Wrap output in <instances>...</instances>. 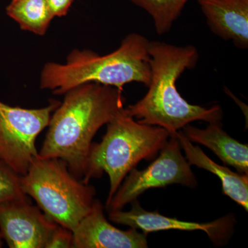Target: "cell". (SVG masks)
Masks as SVG:
<instances>
[{"label": "cell", "instance_id": "cell-12", "mask_svg": "<svg viewBox=\"0 0 248 248\" xmlns=\"http://www.w3.org/2000/svg\"><path fill=\"white\" fill-rule=\"evenodd\" d=\"M192 143L208 147L224 164L232 166L241 174H248V146L232 138L223 129L221 122L209 123L205 129L190 124L182 128Z\"/></svg>", "mask_w": 248, "mask_h": 248}, {"label": "cell", "instance_id": "cell-17", "mask_svg": "<svg viewBox=\"0 0 248 248\" xmlns=\"http://www.w3.org/2000/svg\"><path fill=\"white\" fill-rule=\"evenodd\" d=\"M73 231L58 224L52 233L46 248H73Z\"/></svg>", "mask_w": 248, "mask_h": 248}, {"label": "cell", "instance_id": "cell-5", "mask_svg": "<svg viewBox=\"0 0 248 248\" xmlns=\"http://www.w3.org/2000/svg\"><path fill=\"white\" fill-rule=\"evenodd\" d=\"M24 193L60 226L73 231L92 209L96 190L75 177L63 160L41 159L21 176Z\"/></svg>", "mask_w": 248, "mask_h": 248}, {"label": "cell", "instance_id": "cell-11", "mask_svg": "<svg viewBox=\"0 0 248 248\" xmlns=\"http://www.w3.org/2000/svg\"><path fill=\"white\" fill-rule=\"evenodd\" d=\"M210 31L236 48H248V0H197Z\"/></svg>", "mask_w": 248, "mask_h": 248}, {"label": "cell", "instance_id": "cell-15", "mask_svg": "<svg viewBox=\"0 0 248 248\" xmlns=\"http://www.w3.org/2000/svg\"><path fill=\"white\" fill-rule=\"evenodd\" d=\"M153 18L159 35L169 32L188 0H130Z\"/></svg>", "mask_w": 248, "mask_h": 248}, {"label": "cell", "instance_id": "cell-10", "mask_svg": "<svg viewBox=\"0 0 248 248\" xmlns=\"http://www.w3.org/2000/svg\"><path fill=\"white\" fill-rule=\"evenodd\" d=\"M73 248H146L147 235L130 228L122 231L109 223L100 201L94 200L92 209L73 231Z\"/></svg>", "mask_w": 248, "mask_h": 248}, {"label": "cell", "instance_id": "cell-18", "mask_svg": "<svg viewBox=\"0 0 248 248\" xmlns=\"http://www.w3.org/2000/svg\"><path fill=\"white\" fill-rule=\"evenodd\" d=\"M75 0H48L49 6L55 17H63L69 11Z\"/></svg>", "mask_w": 248, "mask_h": 248}, {"label": "cell", "instance_id": "cell-8", "mask_svg": "<svg viewBox=\"0 0 248 248\" xmlns=\"http://www.w3.org/2000/svg\"><path fill=\"white\" fill-rule=\"evenodd\" d=\"M58 226L29 198L0 203V234L10 248H46Z\"/></svg>", "mask_w": 248, "mask_h": 248}, {"label": "cell", "instance_id": "cell-6", "mask_svg": "<svg viewBox=\"0 0 248 248\" xmlns=\"http://www.w3.org/2000/svg\"><path fill=\"white\" fill-rule=\"evenodd\" d=\"M61 102L52 99L41 108L14 107L0 101V161L22 176L38 157L37 137L48 126Z\"/></svg>", "mask_w": 248, "mask_h": 248}, {"label": "cell", "instance_id": "cell-4", "mask_svg": "<svg viewBox=\"0 0 248 248\" xmlns=\"http://www.w3.org/2000/svg\"><path fill=\"white\" fill-rule=\"evenodd\" d=\"M170 136L162 127L139 123L124 108L107 124L102 141L92 143L81 182L89 184L91 179L107 173L110 179L108 205L129 172L141 160L154 159Z\"/></svg>", "mask_w": 248, "mask_h": 248}, {"label": "cell", "instance_id": "cell-14", "mask_svg": "<svg viewBox=\"0 0 248 248\" xmlns=\"http://www.w3.org/2000/svg\"><path fill=\"white\" fill-rule=\"evenodd\" d=\"M6 11L22 30L37 35H45L55 17L48 0H12Z\"/></svg>", "mask_w": 248, "mask_h": 248}, {"label": "cell", "instance_id": "cell-16", "mask_svg": "<svg viewBox=\"0 0 248 248\" xmlns=\"http://www.w3.org/2000/svg\"><path fill=\"white\" fill-rule=\"evenodd\" d=\"M29 198L21 185V176L0 161V203Z\"/></svg>", "mask_w": 248, "mask_h": 248}, {"label": "cell", "instance_id": "cell-3", "mask_svg": "<svg viewBox=\"0 0 248 248\" xmlns=\"http://www.w3.org/2000/svg\"><path fill=\"white\" fill-rule=\"evenodd\" d=\"M150 41L138 33L125 36L120 46L106 55L78 49L67 56L66 63L48 62L40 76V88L57 95L84 83L114 86L123 91L124 85L138 82L148 87L151 81Z\"/></svg>", "mask_w": 248, "mask_h": 248}, {"label": "cell", "instance_id": "cell-13", "mask_svg": "<svg viewBox=\"0 0 248 248\" xmlns=\"http://www.w3.org/2000/svg\"><path fill=\"white\" fill-rule=\"evenodd\" d=\"M176 136L190 166H197L215 174L221 180L223 193L248 211V174L234 172L228 168L217 164L200 147L194 146L182 130L176 132Z\"/></svg>", "mask_w": 248, "mask_h": 248}, {"label": "cell", "instance_id": "cell-1", "mask_svg": "<svg viewBox=\"0 0 248 248\" xmlns=\"http://www.w3.org/2000/svg\"><path fill=\"white\" fill-rule=\"evenodd\" d=\"M122 91L94 82L67 91L50 117L39 157L63 160L70 172L82 180L93 138L124 108Z\"/></svg>", "mask_w": 248, "mask_h": 248}, {"label": "cell", "instance_id": "cell-2", "mask_svg": "<svg viewBox=\"0 0 248 248\" xmlns=\"http://www.w3.org/2000/svg\"><path fill=\"white\" fill-rule=\"evenodd\" d=\"M148 53L151 71L148 91L138 102L125 108L129 116L139 123L162 127L170 134L195 121L221 122L223 113L221 107L207 108L189 104L176 86L182 73L197 65L199 53L195 46L150 41Z\"/></svg>", "mask_w": 248, "mask_h": 248}, {"label": "cell", "instance_id": "cell-7", "mask_svg": "<svg viewBox=\"0 0 248 248\" xmlns=\"http://www.w3.org/2000/svg\"><path fill=\"white\" fill-rule=\"evenodd\" d=\"M121 184L110 202L106 205L108 212L122 210L146 190L180 184L188 187H197V179L191 166L182 153V147L176 136L170 134L159 156L146 169H132Z\"/></svg>", "mask_w": 248, "mask_h": 248}, {"label": "cell", "instance_id": "cell-9", "mask_svg": "<svg viewBox=\"0 0 248 248\" xmlns=\"http://www.w3.org/2000/svg\"><path fill=\"white\" fill-rule=\"evenodd\" d=\"M130 203L132 208L129 211L121 210L108 212V219L117 224L141 230L146 235L153 232L169 230L203 231L208 234L215 246H222L231 239L236 224L232 214L209 223H195L164 216L156 212L147 211L141 208L138 200H134Z\"/></svg>", "mask_w": 248, "mask_h": 248}, {"label": "cell", "instance_id": "cell-19", "mask_svg": "<svg viewBox=\"0 0 248 248\" xmlns=\"http://www.w3.org/2000/svg\"><path fill=\"white\" fill-rule=\"evenodd\" d=\"M3 244H4V243H3V239L2 237H1V234H0V248L3 247Z\"/></svg>", "mask_w": 248, "mask_h": 248}]
</instances>
